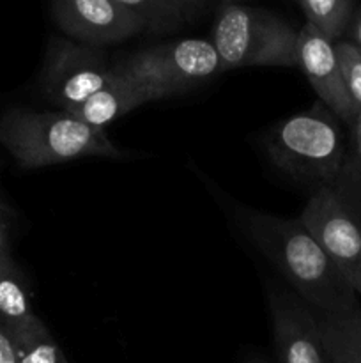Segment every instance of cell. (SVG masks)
<instances>
[{"label":"cell","mask_w":361,"mask_h":363,"mask_svg":"<svg viewBox=\"0 0 361 363\" xmlns=\"http://www.w3.org/2000/svg\"><path fill=\"white\" fill-rule=\"evenodd\" d=\"M11 254L9 250V215L0 199V255Z\"/></svg>","instance_id":"cell-20"},{"label":"cell","mask_w":361,"mask_h":363,"mask_svg":"<svg viewBox=\"0 0 361 363\" xmlns=\"http://www.w3.org/2000/svg\"><path fill=\"white\" fill-rule=\"evenodd\" d=\"M296 57L297 67L308 78L321 103L338 119L353 126L356 112L343 85L335 41L306 21L297 32Z\"/></svg>","instance_id":"cell-10"},{"label":"cell","mask_w":361,"mask_h":363,"mask_svg":"<svg viewBox=\"0 0 361 363\" xmlns=\"http://www.w3.org/2000/svg\"><path fill=\"white\" fill-rule=\"evenodd\" d=\"M0 144L23 169L57 165L85 156H122L105 130L64 110H7L0 117Z\"/></svg>","instance_id":"cell-2"},{"label":"cell","mask_w":361,"mask_h":363,"mask_svg":"<svg viewBox=\"0 0 361 363\" xmlns=\"http://www.w3.org/2000/svg\"><path fill=\"white\" fill-rule=\"evenodd\" d=\"M303 9L308 23L328 35L331 41H340L345 35L354 9V0H296Z\"/></svg>","instance_id":"cell-15"},{"label":"cell","mask_w":361,"mask_h":363,"mask_svg":"<svg viewBox=\"0 0 361 363\" xmlns=\"http://www.w3.org/2000/svg\"><path fill=\"white\" fill-rule=\"evenodd\" d=\"M296 41L297 32L285 20L244 4L219 6L211 39L225 69L297 67Z\"/></svg>","instance_id":"cell-4"},{"label":"cell","mask_w":361,"mask_h":363,"mask_svg":"<svg viewBox=\"0 0 361 363\" xmlns=\"http://www.w3.org/2000/svg\"><path fill=\"white\" fill-rule=\"evenodd\" d=\"M0 363H18V346L13 332L0 325Z\"/></svg>","instance_id":"cell-19"},{"label":"cell","mask_w":361,"mask_h":363,"mask_svg":"<svg viewBox=\"0 0 361 363\" xmlns=\"http://www.w3.org/2000/svg\"><path fill=\"white\" fill-rule=\"evenodd\" d=\"M345 34L349 35V41L361 50V6L354 9V14L350 18V23L347 27Z\"/></svg>","instance_id":"cell-21"},{"label":"cell","mask_w":361,"mask_h":363,"mask_svg":"<svg viewBox=\"0 0 361 363\" xmlns=\"http://www.w3.org/2000/svg\"><path fill=\"white\" fill-rule=\"evenodd\" d=\"M113 71L115 74L110 84L88 96L84 103L69 110V113L91 126L103 130L106 124L113 123L137 106L163 98L151 84L137 77H131L119 66H113Z\"/></svg>","instance_id":"cell-11"},{"label":"cell","mask_w":361,"mask_h":363,"mask_svg":"<svg viewBox=\"0 0 361 363\" xmlns=\"http://www.w3.org/2000/svg\"><path fill=\"white\" fill-rule=\"evenodd\" d=\"M353 144H354L353 155L361 160V112L357 113L356 121H354L353 124Z\"/></svg>","instance_id":"cell-23"},{"label":"cell","mask_w":361,"mask_h":363,"mask_svg":"<svg viewBox=\"0 0 361 363\" xmlns=\"http://www.w3.org/2000/svg\"><path fill=\"white\" fill-rule=\"evenodd\" d=\"M115 74L105 53L94 46L52 38L46 52L41 87L59 110L69 112L110 84Z\"/></svg>","instance_id":"cell-7"},{"label":"cell","mask_w":361,"mask_h":363,"mask_svg":"<svg viewBox=\"0 0 361 363\" xmlns=\"http://www.w3.org/2000/svg\"><path fill=\"white\" fill-rule=\"evenodd\" d=\"M333 184H338L361 204V160L354 155L347 156L342 172Z\"/></svg>","instance_id":"cell-18"},{"label":"cell","mask_w":361,"mask_h":363,"mask_svg":"<svg viewBox=\"0 0 361 363\" xmlns=\"http://www.w3.org/2000/svg\"><path fill=\"white\" fill-rule=\"evenodd\" d=\"M336 55H338L340 73L347 96L354 106V112H361V50L349 39H340L335 43Z\"/></svg>","instance_id":"cell-17"},{"label":"cell","mask_w":361,"mask_h":363,"mask_svg":"<svg viewBox=\"0 0 361 363\" xmlns=\"http://www.w3.org/2000/svg\"><path fill=\"white\" fill-rule=\"evenodd\" d=\"M13 335L18 346V363H69L38 315L13 330Z\"/></svg>","instance_id":"cell-14"},{"label":"cell","mask_w":361,"mask_h":363,"mask_svg":"<svg viewBox=\"0 0 361 363\" xmlns=\"http://www.w3.org/2000/svg\"><path fill=\"white\" fill-rule=\"evenodd\" d=\"M218 2L223 6V4H243L244 0H218Z\"/></svg>","instance_id":"cell-24"},{"label":"cell","mask_w":361,"mask_h":363,"mask_svg":"<svg viewBox=\"0 0 361 363\" xmlns=\"http://www.w3.org/2000/svg\"><path fill=\"white\" fill-rule=\"evenodd\" d=\"M248 363H268V362H264V360H250Z\"/></svg>","instance_id":"cell-25"},{"label":"cell","mask_w":361,"mask_h":363,"mask_svg":"<svg viewBox=\"0 0 361 363\" xmlns=\"http://www.w3.org/2000/svg\"><path fill=\"white\" fill-rule=\"evenodd\" d=\"M236 220L248 240L273 262L301 300L317 314L345 315L360 311L356 291L321 247L303 220H287L241 208Z\"/></svg>","instance_id":"cell-1"},{"label":"cell","mask_w":361,"mask_h":363,"mask_svg":"<svg viewBox=\"0 0 361 363\" xmlns=\"http://www.w3.org/2000/svg\"><path fill=\"white\" fill-rule=\"evenodd\" d=\"M117 2L134 11L147 23V30L152 34H166L195 20V16H191L173 0H117Z\"/></svg>","instance_id":"cell-16"},{"label":"cell","mask_w":361,"mask_h":363,"mask_svg":"<svg viewBox=\"0 0 361 363\" xmlns=\"http://www.w3.org/2000/svg\"><path fill=\"white\" fill-rule=\"evenodd\" d=\"M173 2L179 4L180 7H184V9H186L188 13H190L191 16H195V20H197V18L207 9L211 0H173Z\"/></svg>","instance_id":"cell-22"},{"label":"cell","mask_w":361,"mask_h":363,"mask_svg":"<svg viewBox=\"0 0 361 363\" xmlns=\"http://www.w3.org/2000/svg\"><path fill=\"white\" fill-rule=\"evenodd\" d=\"M52 14L67 38L94 48L149 32L147 23L117 0H52Z\"/></svg>","instance_id":"cell-8"},{"label":"cell","mask_w":361,"mask_h":363,"mask_svg":"<svg viewBox=\"0 0 361 363\" xmlns=\"http://www.w3.org/2000/svg\"><path fill=\"white\" fill-rule=\"evenodd\" d=\"M338 117L317 103L308 112L282 121L265 138L271 162L290 176L319 186L338 179L347 156Z\"/></svg>","instance_id":"cell-3"},{"label":"cell","mask_w":361,"mask_h":363,"mask_svg":"<svg viewBox=\"0 0 361 363\" xmlns=\"http://www.w3.org/2000/svg\"><path fill=\"white\" fill-rule=\"evenodd\" d=\"M30 291L13 255H0V325L11 332L34 319Z\"/></svg>","instance_id":"cell-12"},{"label":"cell","mask_w":361,"mask_h":363,"mask_svg":"<svg viewBox=\"0 0 361 363\" xmlns=\"http://www.w3.org/2000/svg\"><path fill=\"white\" fill-rule=\"evenodd\" d=\"M301 220L361 296V204L338 184L319 186Z\"/></svg>","instance_id":"cell-5"},{"label":"cell","mask_w":361,"mask_h":363,"mask_svg":"<svg viewBox=\"0 0 361 363\" xmlns=\"http://www.w3.org/2000/svg\"><path fill=\"white\" fill-rule=\"evenodd\" d=\"M269 311L280 363H329L314 308L287 291L271 289Z\"/></svg>","instance_id":"cell-9"},{"label":"cell","mask_w":361,"mask_h":363,"mask_svg":"<svg viewBox=\"0 0 361 363\" xmlns=\"http://www.w3.org/2000/svg\"><path fill=\"white\" fill-rule=\"evenodd\" d=\"M317 321L329 363H361V308L345 315L317 314Z\"/></svg>","instance_id":"cell-13"},{"label":"cell","mask_w":361,"mask_h":363,"mask_svg":"<svg viewBox=\"0 0 361 363\" xmlns=\"http://www.w3.org/2000/svg\"><path fill=\"white\" fill-rule=\"evenodd\" d=\"M117 66L151 84L163 98L183 94L225 71L214 45L207 39H180L154 46L120 60Z\"/></svg>","instance_id":"cell-6"}]
</instances>
